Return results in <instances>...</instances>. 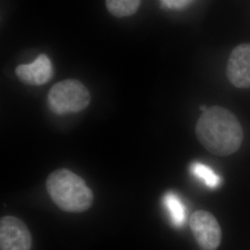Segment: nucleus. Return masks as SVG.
Here are the masks:
<instances>
[{"label": "nucleus", "instance_id": "1", "mask_svg": "<svg viewBox=\"0 0 250 250\" xmlns=\"http://www.w3.org/2000/svg\"><path fill=\"white\" fill-rule=\"evenodd\" d=\"M196 134L208 151L222 157L237 151L243 141V129L237 118L219 106L202 112L197 121Z\"/></svg>", "mask_w": 250, "mask_h": 250}, {"label": "nucleus", "instance_id": "2", "mask_svg": "<svg viewBox=\"0 0 250 250\" xmlns=\"http://www.w3.org/2000/svg\"><path fill=\"white\" fill-rule=\"evenodd\" d=\"M46 190L54 203L67 212L79 213L90 208L94 195L83 179L67 169L54 170L46 179Z\"/></svg>", "mask_w": 250, "mask_h": 250}, {"label": "nucleus", "instance_id": "3", "mask_svg": "<svg viewBox=\"0 0 250 250\" xmlns=\"http://www.w3.org/2000/svg\"><path fill=\"white\" fill-rule=\"evenodd\" d=\"M91 96L80 81L68 79L54 84L47 96V103L55 114L80 112L88 107Z\"/></svg>", "mask_w": 250, "mask_h": 250}, {"label": "nucleus", "instance_id": "4", "mask_svg": "<svg viewBox=\"0 0 250 250\" xmlns=\"http://www.w3.org/2000/svg\"><path fill=\"white\" fill-rule=\"evenodd\" d=\"M190 228L202 250H215L220 246L221 226L211 213L205 210L195 211L190 217Z\"/></svg>", "mask_w": 250, "mask_h": 250}, {"label": "nucleus", "instance_id": "5", "mask_svg": "<svg viewBox=\"0 0 250 250\" xmlns=\"http://www.w3.org/2000/svg\"><path fill=\"white\" fill-rule=\"evenodd\" d=\"M32 235L25 224L13 216L2 217L0 221L1 250H31Z\"/></svg>", "mask_w": 250, "mask_h": 250}, {"label": "nucleus", "instance_id": "6", "mask_svg": "<svg viewBox=\"0 0 250 250\" xmlns=\"http://www.w3.org/2000/svg\"><path fill=\"white\" fill-rule=\"evenodd\" d=\"M226 72L232 85L250 88V44H241L232 50Z\"/></svg>", "mask_w": 250, "mask_h": 250}, {"label": "nucleus", "instance_id": "7", "mask_svg": "<svg viewBox=\"0 0 250 250\" xmlns=\"http://www.w3.org/2000/svg\"><path fill=\"white\" fill-rule=\"evenodd\" d=\"M15 72L22 83L39 86L45 84L52 78L53 67L49 58L45 54H40L35 62L19 65Z\"/></svg>", "mask_w": 250, "mask_h": 250}, {"label": "nucleus", "instance_id": "8", "mask_svg": "<svg viewBox=\"0 0 250 250\" xmlns=\"http://www.w3.org/2000/svg\"><path fill=\"white\" fill-rule=\"evenodd\" d=\"M163 204L169 212L171 223L177 227L184 225L187 218L186 207L178 196L172 192L167 193L163 197Z\"/></svg>", "mask_w": 250, "mask_h": 250}, {"label": "nucleus", "instance_id": "9", "mask_svg": "<svg viewBox=\"0 0 250 250\" xmlns=\"http://www.w3.org/2000/svg\"><path fill=\"white\" fill-rule=\"evenodd\" d=\"M141 0H106L109 13L118 18L128 17L139 9Z\"/></svg>", "mask_w": 250, "mask_h": 250}, {"label": "nucleus", "instance_id": "10", "mask_svg": "<svg viewBox=\"0 0 250 250\" xmlns=\"http://www.w3.org/2000/svg\"><path fill=\"white\" fill-rule=\"evenodd\" d=\"M191 172L197 177L198 180L203 182L208 188H218L221 183L222 179L215 173L214 170L205 164L200 162H194L190 167Z\"/></svg>", "mask_w": 250, "mask_h": 250}, {"label": "nucleus", "instance_id": "11", "mask_svg": "<svg viewBox=\"0 0 250 250\" xmlns=\"http://www.w3.org/2000/svg\"><path fill=\"white\" fill-rule=\"evenodd\" d=\"M193 0H160L161 6L163 8L174 9V10H181L186 9L192 3Z\"/></svg>", "mask_w": 250, "mask_h": 250}, {"label": "nucleus", "instance_id": "12", "mask_svg": "<svg viewBox=\"0 0 250 250\" xmlns=\"http://www.w3.org/2000/svg\"><path fill=\"white\" fill-rule=\"evenodd\" d=\"M208 108V107H207L206 106H200V110H201L202 112H205Z\"/></svg>", "mask_w": 250, "mask_h": 250}]
</instances>
